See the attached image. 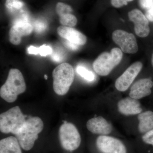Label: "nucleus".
Listing matches in <instances>:
<instances>
[{"instance_id":"obj_3","label":"nucleus","mask_w":153,"mask_h":153,"mask_svg":"<svg viewBox=\"0 0 153 153\" xmlns=\"http://www.w3.org/2000/svg\"><path fill=\"white\" fill-rule=\"evenodd\" d=\"M52 76L53 89L55 93L59 95H65L74 81V68L69 63H61L54 69Z\"/></svg>"},{"instance_id":"obj_7","label":"nucleus","mask_w":153,"mask_h":153,"mask_svg":"<svg viewBox=\"0 0 153 153\" xmlns=\"http://www.w3.org/2000/svg\"><path fill=\"white\" fill-rule=\"evenodd\" d=\"M96 145L101 153H127L124 144L114 137L100 135L97 139Z\"/></svg>"},{"instance_id":"obj_15","label":"nucleus","mask_w":153,"mask_h":153,"mask_svg":"<svg viewBox=\"0 0 153 153\" xmlns=\"http://www.w3.org/2000/svg\"><path fill=\"white\" fill-rule=\"evenodd\" d=\"M56 13L59 17V21L63 26L68 27H74L77 23L76 17L71 13L73 10L71 6L64 3L59 2L56 4Z\"/></svg>"},{"instance_id":"obj_20","label":"nucleus","mask_w":153,"mask_h":153,"mask_svg":"<svg viewBox=\"0 0 153 153\" xmlns=\"http://www.w3.org/2000/svg\"><path fill=\"white\" fill-rule=\"evenodd\" d=\"M24 5V3L19 0H7L5 3L6 7L12 13L21 10Z\"/></svg>"},{"instance_id":"obj_11","label":"nucleus","mask_w":153,"mask_h":153,"mask_svg":"<svg viewBox=\"0 0 153 153\" xmlns=\"http://www.w3.org/2000/svg\"><path fill=\"white\" fill-rule=\"evenodd\" d=\"M129 19L134 25V30L137 36L145 38L150 33L149 22L146 16L137 9H134L129 12Z\"/></svg>"},{"instance_id":"obj_6","label":"nucleus","mask_w":153,"mask_h":153,"mask_svg":"<svg viewBox=\"0 0 153 153\" xmlns=\"http://www.w3.org/2000/svg\"><path fill=\"white\" fill-rule=\"evenodd\" d=\"M59 137L60 145L65 150H76L81 144V137L78 130L73 124L67 122L60 126Z\"/></svg>"},{"instance_id":"obj_18","label":"nucleus","mask_w":153,"mask_h":153,"mask_svg":"<svg viewBox=\"0 0 153 153\" xmlns=\"http://www.w3.org/2000/svg\"><path fill=\"white\" fill-rule=\"evenodd\" d=\"M139 131L145 134L153 129V112L150 111L141 113L138 116Z\"/></svg>"},{"instance_id":"obj_14","label":"nucleus","mask_w":153,"mask_h":153,"mask_svg":"<svg viewBox=\"0 0 153 153\" xmlns=\"http://www.w3.org/2000/svg\"><path fill=\"white\" fill-rule=\"evenodd\" d=\"M57 32L60 37L66 41L79 46L84 45L87 41V38L85 35L71 27L60 26L57 28Z\"/></svg>"},{"instance_id":"obj_5","label":"nucleus","mask_w":153,"mask_h":153,"mask_svg":"<svg viewBox=\"0 0 153 153\" xmlns=\"http://www.w3.org/2000/svg\"><path fill=\"white\" fill-rule=\"evenodd\" d=\"M122 57V51L119 48H113L110 53L103 52L94 62V70L98 75L107 76L119 64Z\"/></svg>"},{"instance_id":"obj_13","label":"nucleus","mask_w":153,"mask_h":153,"mask_svg":"<svg viewBox=\"0 0 153 153\" xmlns=\"http://www.w3.org/2000/svg\"><path fill=\"white\" fill-rule=\"evenodd\" d=\"M86 127L92 133L100 135H107L112 130L111 125L101 116L92 118L88 121Z\"/></svg>"},{"instance_id":"obj_30","label":"nucleus","mask_w":153,"mask_h":153,"mask_svg":"<svg viewBox=\"0 0 153 153\" xmlns=\"http://www.w3.org/2000/svg\"><path fill=\"white\" fill-rule=\"evenodd\" d=\"M44 77H45V79H47V78H48L47 75H46V74H45V75H44Z\"/></svg>"},{"instance_id":"obj_27","label":"nucleus","mask_w":153,"mask_h":153,"mask_svg":"<svg viewBox=\"0 0 153 153\" xmlns=\"http://www.w3.org/2000/svg\"><path fill=\"white\" fill-rule=\"evenodd\" d=\"M64 44L66 46L67 48L72 50V51H75L77 50L79 48V45H76V44L71 43L68 41H66L64 42Z\"/></svg>"},{"instance_id":"obj_9","label":"nucleus","mask_w":153,"mask_h":153,"mask_svg":"<svg viewBox=\"0 0 153 153\" xmlns=\"http://www.w3.org/2000/svg\"><path fill=\"white\" fill-rule=\"evenodd\" d=\"M33 27L29 21L19 20L14 21L9 31V40L11 44L18 45L22 41V38L32 33Z\"/></svg>"},{"instance_id":"obj_8","label":"nucleus","mask_w":153,"mask_h":153,"mask_svg":"<svg viewBox=\"0 0 153 153\" xmlns=\"http://www.w3.org/2000/svg\"><path fill=\"white\" fill-rule=\"evenodd\" d=\"M112 39L125 53L135 54L138 50L136 39L132 33L122 30H115L113 33Z\"/></svg>"},{"instance_id":"obj_25","label":"nucleus","mask_w":153,"mask_h":153,"mask_svg":"<svg viewBox=\"0 0 153 153\" xmlns=\"http://www.w3.org/2000/svg\"><path fill=\"white\" fill-rule=\"evenodd\" d=\"M111 5L116 8H120L127 5L128 2L126 0H111Z\"/></svg>"},{"instance_id":"obj_26","label":"nucleus","mask_w":153,"mask_h":153,"mask_svg":"<svg viewBox=\"0 0 153 153\" xmlns=\"http://www.w3.org/2000/svg\"><path fill=\"white\" fill-rule=\"evenodd\" d=\"M139 3L142 8L147 10L153 5V0H139Z\"/></svg>"},{"instance_id":"obj_29","label":"nucleus","mask_w":153,"mask_h":153,"mask_svg":"<svg viewBox=\"0 0 153 153\" xmlns=\"http://www.w3.org/2000/svg\"><path fill=\"white\" fill-rule=\"evenodd\" d=\"M152 66H153V53L152 56Z\"/></svg>"},{"instance_id":"obj_31","label":"nucleus","mask_w":153,"mask_h":153,"mask_svg":"<svg viewBox=\"0 0 153 153\" xmlns=\"http://www.w3.org/2000/svg\"><path fill=\"white\" fill-rule=\"evenodd\" d=\"M126 1L128 2L132 1H134V0H126Z\"/></svg>"},{"instance_id":"obj_23","label":"nucleus","mask_w":153,"mask_h":153,"mask_svg":"<svg viewBox=\"0 0 153 153\" xmlns=\"http://www.w3.org/2000/svg\"><path fill=\"white\" fill-rule=\"evenodd\" d=\"M64 54L61 50H57L52 53L51 58L54 61L56 62H60L63 60Z\"/></svg>"},{"instance_id":"obj_1","label":"nucleus","mask_w":153,"mask_h":153,"mask_svg":"<svg viewBox=\"0 0 153 153\" xmlns=\"http://www.w3.org/2000/svg\"><path fill=\"white\" fill-rule=\"evenodd\" d=\"M26 90V83L22 72L16 68H12L5 82L1 88L0 95L6 101L13 102L16 100L19 94Z\"/></svg>"},{"instance_id":"obj_24","label":"nucleus","mask_w":153,"mask_h":153,"mask_svg":"<svg viewBox=\"0 0 153 153\" xmlns=\"http://www.w3.org/2000/svg\"><path fill=\"white\" fill-rule=\"evenodd\" d=\"M47 25L42 21H37L35 24V30L37 33H41L46 30Z\"/></svg>"},{"instance_id":"obj_28","label":"nucleus","mask_w":153,"mask_h":153,"mask_svg":"<svg viewBox=\"0 0 153 153\" xmlns=\"http://www.w3.org/2000/svg\"><path fill=\"white\" fill-rule=\"evenodd\" d=\"M145 16L149 21L153 22V5L147 9Z\"/></svg>"},{"instance_id":"obj_22","label":"nucleus","mask_w":153,"mask_h":153,"mask_svg":"<svg viewBox=\"0 0 153 153\" xmlns=\"http://www.w3.org/2000/svg\"><path fill=\"white\" fill-rule=\"evenodd\" d=\"M142 139L145 143L153 146V129L145 133Z\"/></svg>"},{"instance_id":"obj_12","label":"nucleus","mask_w":153,"mask_h":153,"mask_svg":"<svg viewBox=\"0 0 153 153\" xmlns=\"http://www.w3.org/2000/svg\"><path fill=\"white\" fill-rule=\"evenodd\" d=\"M153 81L149 78L140 79L134 83L131 88L129 95L132 98L138 100L150 95Z\"/></svg>"},{"instance_id":"obj_21","label":"nucleus","mask_w":153,"mask_h":153,"mask_svg":"<svg viewBox=\"0 0 153 153\" xmlns=\"http://www.w3.org/2000/svg\"><path fill=\"white\" fill-rule=\"evenodd\" d=\"M76 71L78 74L81 77L87 81H93L95 79V75L93 72L88 70L85 67L81 66H77L76 68Z\"/></svg>"},{"instance_id":"obj_4","label":"nucleus","mask_w":153,"mask_h":153,"mask_svg":"<svg viewBox=\"0 0 153 153\" xmlns=\"http://www.w3.org/2000/svg\"><path fill=\"white\" fill-rule=\"evenodd\" d=\"M27 117L22 113L19 106L11 108L0 115V130L4 134L16 135L26 123Z\"/></svg>"},{"instance_id":"obj_16","label":"nucleus","mask_w":153,"mask_h":153,"mask_svg":"<svg viewBox=\"0 0 153 153\" xmlns=\"http://www.w3.org/2000/svg\"><path fill=\"white\" fill-rule=\"evenodd\" d=\"M117 107L121 114L126 116L139 114L143 111L138 100L130 97L119 102Z\"/></svg>"},{"instance_id":"obj_2","label":"nucleus","mask_w":153,"mask_h":153,"mask_svg":"<svg viewBox=\"0 0 153 153\" xmlns=\"http://www.w3.org/2000/svg\"><path fill=\"white\" fill-rule=\"evenodd\" d=\"M43 128L44 123L40 117H31L27 119L25 125L16 135L21 147L25 151L31 150Z\"/></svg>"},{"instance_id":"obj_19","label":"nucleus","mask_w":153,"mask_h":153,"mask_svg":"<svg viewBox=\"0 0 153 153\" xmlns=\"http://www.w3.org/2000/svg\"><path fill=\"white\" fill-rule=\"evenodd\" d=\"M28 52L30 54H40L41 56H46L52 54V49L51 47L46 45H42L39 48L31 46L28 48Z\"/></svg>"},{"instance_id":"obj_10","label":"nucleus","mask_w":153,"mask_h":153,"mask_svg":"<svg viewBox=\"0 0 153 153\" xmlns=\"http://www.w3.org/2000/svg\"><path fill=\"white\" fill-rule=\"evenodd\" d=\"M143 67L141 62H137L132 64L116 80L115 86L117 90L124 91L133 82Z\"/></svg>"},{"instance_id":"obj_17","label":"nucleus","mask_w":153,"mask_h":153,"mask_svg":"<svg viewBox=\"0 0 153 153\" xmlns=\"http://www.w3.org/2000/svg\"><path fill=\"white\" fill-rule=\"evenodd\" d=\"M21 148L16 137H9L0 141V153H22Z\"/></svg>"}]
</instances>
